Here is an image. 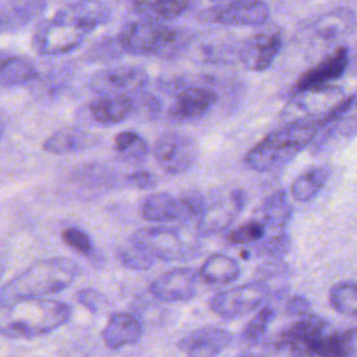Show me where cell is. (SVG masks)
Instances as JSON below:
<instances>
[{
    "mask_svg": "<svg viewBox=\"0 0 357 357\" xmlns=\"http://www.w3.org/2000/svg\"><path fill=\"white\" fill-rule=\"evenodd\" d=\"M124 183L128 187H134L138 190H148L156 185L155 176L148 170H137L124 177Z\"/></svg>",
    "mask_w": 357,
    "mask_h": 357,
    "instance_id": "60d3db41",
    "label": "cell"
},
{
    "mask_svg": "<svg viewBox=\"0 0 357 357\" xmlns=\"http://www.w3.org/2000/svg\"><path fill=\"white\" fill-rule=\"evenodd\" d=\"M116 39L123 53L138 56H167L177 52L183 45L180 29L152 20L124 24Z\"/></svg>",
    "mask_w": 357,
    "mask_h": 357,
    "instance_id": "277c9868",
    "label": "cell"
},
{
    "mask_svg": "<svg viewBox=\"0 0 357 357\" xmlns=\"http://www.w3.org/2000/svg\"><path fill=\"white\" fill-rule=\"evenodd\" d=\"M77 301L81 305H84L86 310H89L92 314H100L109 305L107 297L102 291H99L98 289H93V287L81 289L77 293Z\"/></svg>",
    "mask_w": 357,
    "mask_h": 357,
    "instance_id": "ab89813d",
    "label": "cell"
},
{
    "mask_svg": "<svg viewBox=\"0 0 357 357\" xmlns=\"http://www.w3.org/2000/svg\"><path fill=\"white\" fill-rule=\"evenodd\" d=\"M130 243L142 250L152 259L166 262L194 258L197 254L195 247L185 241L176 229L166 226L138 229L132 233Z\"/></svg>",
    "mask_w": 357,
    "mask_h": 357,
    "instance_id": "5b68a950",
    "label": "cell"
},
{
    "mask_svg": "<svg viewBox=\"0 0 357 357\" xmlns=\"http://www.w3.org/2000/svg\"><path fill=\"white\" fill-rule=\"evenodd\" d=\"M61 238L70 248H73L74 251H77L79 254H84L86 257H92L93 252H95L91 237L84 230H81L79 227H75V226L66 227L61 231Z\"/></svg>",
    "mask_w": 357,
    "mask_h": 357,
    "instance_id": "f35d334b",
    "label": "cell"
},
{
    "mask_svg": "<svg viewBox=\"0 0 357 357\" xmlns=\"http://www.w3.org/2000/svg\"><path fill=\"white\" fill-rule=\"evenodd\" d=\"M283 45L282 32L269 25L250 35L238 49V57L251 71H265L271 67Z\"/></svg>",
    "mask_w": 357,
    "mask_h": 357,
    "instance_id": "8fae6325",
    "label": "cell"
},
{
    "mask_svg": "<svg viewBox=\"0 0 357 357\" xmlns=\"http://www.w3.org/2000/svg\"><path fill=\"white\" fill-rule=\"evenodd\" d=\"M291 204L284 190L272 192L258 209V220L265 226L268 234L286 233L287 223L291 218Z\"/></svg>",
    "mask_w": 357,
    "mask_h": 357,
    "instance_id": "603a6c76",
    "label": "cell"
},
{
    "mask_svg": "<svg viewBox=\"0 0 357 357\" xmlns=\"http://www.w3.org/2000/svg\"><path fill=\"white\" fill-rule=\"evenodd\" d=\"M79 272L74 259L53 257L38 259L1 286V307L18 300L42 298L68 287Z\"/></svg>",
    "mask_w": 357,
    "mask_h": 357,
    "instance_id": "3957f363",
    "label": "cell"
},
{
    "mask_svg": "<svg viewBox=\"0 0 357 357\" xmlns=\"http://www.w3.org/2000/svg\"><path fill=\"white\" fill-rule=\"evenodd\" d=\"M255 247V251L259 255L269 257L273 259L282 258L290 250V237L286 233H276V234H266Z\"/></svg>",
    "mask_w": 357,
    "mask_h": 357,
    "instance_id": "e575fe53",
    "label": "cell"
},
{
    "mask_svg": "<svg viewBox=\"0 0 357 357\" xmlns=\"http://www.w3.org/2000/svg\"><path fill=\"white\" fill-rule=\"evenodd\" d=\"M215 91L204 86H181L174 93L169 116L177 121H190L202 117L216 103Z\"/></svg>",
    "mask_w": 357,
    "mask_h": 357,
    "instance_id": "5bb4252c",
    "label": "cell"
},
{
    "mask_svg": "<svg viewBox=\"0 0 357 357\" xmlns=\"http://www.w3.org/2000/svg\"><path fill=\"white\" fill-rule=\"evenodd\" d=\"M117 258L123 266L135 271H145L153 265V259L132 243L120 247L117 250Z\"/></svg>",
    "mask_w": 357,
    "mask_h": 357,
    "instance_id": "8d00e7d4",
    "label": "cell"
},
{
    "mask_svg": "<svg viewBox=\"0 0 357 357\" xmlns=\"http://www.w3.org/2000/svg\"><path fill=\"white\" fill-rule=\"evenodd\" d=\"M231 342L233 335L229 331L205 326L183 336L177 346L187 357H218Z\"/></svg>",
    "mask_w": 357,
    "mask_h": 357,
    "instance_id": "e0dca14e",
    "label": "cell"
},
{
    "mask_svg": "<svg viewBox=\"0 0 357 357\" xmlns=\"http://www.w3.org/2000/svg\"><path fill=\"white\" fill-rule=\"evenodd\" d=\"M325 120H298L286 123L266 134L247 153L245 163L257 172H272L289 163L301 152L319 131L325 130Z\"/></svg>",
    "mask_w": 357,
    "mask_h": 357,
    "instance_id": "7a4b0ae2",
    "label": "cell"
},
{
    "mask_svg": "<svg viewBox=\"0 0 357 357\" xmlns=\"http://www.w3.org/2000/svg\"><path fill=\"white\" fill-rule=\"evenodd\" d=\"M199 276L209 284H226L240 276V265L229 255L213 254L201 265Z\"/></svg>",
    "mask_w": 357,
    "mask_h": 357,
    "instance_id": "d4e9b609",
    "label": "cell"
},
{
    "mask_svg": "<svg viewBox=\"0 0 357 357\" xmlns=\"http://www.w3.org/2000/svg\"><path fill=\"white\" fill-rule=\"evenodd\" d=\"M349 49L344 46L336 47L329 56L322 59L312 68L307 70L298 77L290 89V96L298 95L305 91L319 89L328 86L332 81L340 78L349 66Z\"/></svg>",
    "mask_w": 357,
    "mask_h": 357,
    "instance_id": "7c38bea8",
    "label": "cell"
},
{
    "mask_svg": "<svg viewBox=\"0 0 357 357\" xmlns=\"http://www.w3.org/2000/svg\"><path fill=\"white\" fill-rule=\"evenodd\" d=\"M266 289L257 280L216 293L209 298L212 312L225 319L243 317L259 307L266 298Z\"/></svg>",
    "mask_w": 357,
    "mask_h": 357,
    "instance_id": "9c48e42d",
    "label": "cell"
},
{
    "mask_svg": "<svg viewBox=\"0 0 357 357\" xmlns=\"http://www.w3.org/2000/svg\"><path fill=\"white\" fill-rule=\"evenodd\" d=\"M121 47L117 43V39L102 38L96 40L88 52L84 54L85 61H105L110 59H117L121 53Z\"/></svg>",
    "mask_w": 357,
    "mask_h": 357,
    "instance_id": "74e56055",
    "label": "cell"
},
{
    "mask_svg": "<svg viewBox=\"0 0 357 357\" xmlns=\"http://www.w3.org/2000/svg\"><path fill=\"white\" fill-rule=\"evenodd\" d=\"M244 192L234 188L227 194H219L206 198L205 209L195 223L197 230L202 236H211L226 230L244 208Z\"/></svg>",
    "mask_w": 357,
    "mask_h": 357,
    "instance_id": "30bf717a",
    "label": "cell"
},
{
    "mask_svg": "<svg viewBox=\"0 0 357 357\" xmlns=\"http://www.w3.org/2000/svg\"><path fill=\"white\" fill-rule=\"evenodd\" d=\"M142 332L144 325L138 317L131 312H114L102 331V339L107 349L119 350L138 342Z\"/></svg>",
    "mask_w": 357,
    "mask_h": 357,
    "instance_id": "d6986e66",
    "label": "cell"
},
{
    "mask_svg": "<svg viewBox=\"0 0 357 357\" xmlns=\"http://www.w3.org/2000/svg\"><path fill=\"white\" fill-rule=\"evenodd\" d=\"M329 169L326 166H314L298 174L291 185L290 194L298 202H307L312 199L326 184L329 178Z\"/></svg>",
    "mask_w": 357,
    "mask_h": 357,
    "instance_id": "4316f807",
    "label": "cell"
},
{
    "mask_svg": "<svg viewBox=\"0 0 357 357\" xmlns=\"http://www.w3.org/2000/svg\"><path fill=\"white\" fill-rule=\"evenodd\" d=\"M191 7L188 1H137L132 4V10L144 17V20L152 21H169L180 17Z\"/></svg>",
    "mask_w": 357,
    "mask_h": 357,
    "instance_id": "f1b7e54d",
    "label": "cell"
},
{
    "mask_svg": "<svg viewBox=\"0 0 357 357\" xmlns=\"http://www.w3.org/2000/svg\"><path fill=\"white\" fill-rule=\"evenodd\" d=\"M47 7L42 0L1 1L0 3V29L3 33L15 32L36 20Z\"/></svg>",
    "mask_w": 357,
    "mask_h": 357,
    "instance_id": "7402d4cb",
    "label": "cell"
},
{
    "mask_svg": "<svg viewBox=\"0 0 357 357\" xmlns=\"http://www.w3.org/2000/svg\"><path fill=\"white\" fill-rule=\"evenodd\" d=\"M198 276L190 268H176L162 273L149 284V293L162 301H188L197 294Z\"/></svg>",
    "mask_w": 357,
    "mask_h": 357,
    "instance_id": "4fadbf2b",
    "label": "cell"
},
{
    "mask_svg": "<svg viewBox=\"0 0 357 357\" xmlns=\"http://www.w3.org/2000/svg\"><path fill=\"white\" fill-rule=\"evenodd\" d=\"M54 14L91 32L110 20L112 7L103 1H74L64 4Z\"/></svg>",
    "mask_w": 357,
    "mask_h": 357,
    "instance_id": "ffe728a7",
    "label": "cell"
},
{
    "mask_svg": "<svg viewBox=\"0 0 357 357\" xmlns=\"http://www.w3.org/2000/svg\"><path fill=\"white\" fill-rule=\"evenodd\" d=\"M39 75L35 64L22 56L3 57L0 68L1 88L18 86L36 79Z\"/></svg>",
    "mask_w": 357,
    "mask_h": 357,
    "instance_id": "484cf974",
    "label": "cell"
},
{
    "mask_svg": "<svg viewBox=\"0 0 357 357\" xmlns=\"http://www.w3.org/2000/svg\"><path fill=\"white\" fill-rule=\"evenodd\" d=\"M356 15L349 8L332 10L315 22V32L324 39H335L350 32L356 25Z\"/></svg>",
    "mask_w": 357,
    "mask_h": 357,
    "instance_id": "83f0119b",
    "label": "cell"
},
{
    "mask_svg": "<svg viewBox=\"0 0 357 357\" xmlns=\"http://www.w3.org/2000/svg\"><path fill=\"white\" fill-rule=\"evenodd\" d=\"M138 95H99L89 103L88 114L100 126L123 123L138 112Z\"/></svg>",
    "mask_w": 357,
    "mask_h": 357,
    "instance_id": "2e32d148",
    "label": "cell"
},
{
    "mask_svg": "<svg viewBox=\"0 0 357 357\" xmlns=\"http://www.w3.org/2000/svg\"><path fill=\"white\" fill-rule=\"evenodd\" d=\"M286 278H287L286 266L278 261H273L259 266V269L257 271L255 280L259 282L266 289L268 296L273 294L276 297L278 296L280 297L287 289Z\"/></svg>",
    "mask_w": 357,
    "mask_h": 357,
    "instance_id": "1f68e13d",
    "label": "cell"
},
{
    "mask_svg": "<svg viewBox=\"0 0 357 357\" xmlns=\"http://www.w3.org/2000/svg\"><path fill=\"white\" fill-rule=\"evenodd\" d=\"M141 216L148 222H169L181 220L180 198L167 192H153L141 204Z\"/></svg>",
    "mask_w": 357,
    "mask_h": 357,
    "instance_id": "cb8c5ba5",
    "label": "cell"
},
{
    "mask_svg": "<svg viewBox=\"0 0 357 357\" xmlns=\"http://www.w3.org/2000/svg\"><path fill=\"white\" fill-rule=\"evenodd\" d=\"M114 149L123 160L130 163L142 162L149 152L146 141L131 130L121 131L114 137Z\"/></svg>",
    "mask_w": 357,
    "mask_h": 357,
    "instance_id": "f546056e",
    "label": "cell"
},
{
    "mask_svg": "<svg viewBox=\"0 0 357 357\" xmlns=\"http://www.w3.org/2000/svg\"><path fill=\"white\" fill-rule=\"evenodd\" d=\"M266 236L265 226L258 219H251L229 231L227 241L233 245L257 244Z\"/></svg>",
    "mask_w": 357,
    "mask_h": 357,
    "instance_id": "836d02e7",
    "label": "cell"
},
{
    "mask_svg": "<svg viewBox=\"0 0 357 357\" xmlns=\"http://www.w3.org/2000/svg\"><path fill=\"white\" fill-rule=\"evenodd\" d=\"M211 20L234 26L262 25L271 15V8L265 1H230L216 4L209 10Z\"/></svg>",
    "mask_w": 357,
    "mask_h": 357,
    "instance_id": "9a60e30c",
    "label": "cell"
},
{
    "mask_svg": "<svg viewBox=\"0 0 357 357\" xmlns=\"http://www.w3.org/2000/svg\"><path fill=\"white\" fill-rule=\"evenodd\" d=\"M273 318L275 308L272 305H264L243 328L241 340L248 344H257L264 337Z\"/></svg>",
    "mask_w": 357,
    "mask_h": 357,
    "instance_id": "d6a6232c",
    "label": "cell"
},
{
    "mask_svg": "<svg viewBox=\"0 0 357 357\" xmlns=\"http://www.w3.org/2000/svg\"><path fill=\"white\" fill-rule=\"evenodd\" d=\"M329 303L335 311L347 317H357V282L335 283L329 290Z\"/></svg>",
    "mask_w": 357,
    "mask_h": 357,
    "instance_id": "4dcf8cb0",
    "label": "cell"
},
{
    "mask_svg": "<svg viewBox=\"0 0 357 357\" xmlns=\"http://www.w3.org/2000/svg\"><path fill=\"white\" fill-rule=\"evenodd\" d=\"M89 32L56 14L42 21L32 36L33 49L46 56L70 53L82 45Z\"/></svg>",
    "mask_w": 357,
    "mask_h": 357,
    "instance_id": "8992f818",
    "label": "cell"
},
{
    "mask_svg": "<svg viewBox=\"0 0 357 357\" xmlns=\"http://www.w3.org/2000/svg\"><path fill=\"white\" fill-rule=\"evenodd\" d=\"M284 310H286V314H289L291 317H296V318H303V317H307V315L312 314L310 301L304 296H300V294L291 296L286 301Z\"/></svg>",
    "mask_w": 357,
    "mask_h": 357,
    "instance_id": "b9f144b4",
    "label": "cell"
},
{
    "mask_svg": "<svg viewBox=\"0 0 357 357\" xmlns=\"http://www.w3.org/2000/svg\"><path fill=\"white\" fill-rule=\"evenodd\" d=\"M198 152L195 139L178 131H165L153 144V156L169 174H181L190 170L198 158Z\"/></svg>",
    "mask_w": 357,
    "mask_h": 357,
    "instance_id": "52a82bcc",
    "label": "cell"
},
{
    "mask_svg": "<svg viewBox=\"0 0 357 357\" xmlns=\"http://www.w3.org/2000/svg\"><path fill=\"white\" fill-rule=\"evenodd\" d=\"M240 357H251V356H240Z\"/></svg>",
    "mask_w": 357,
    "mask_h": 357,
    "instance_id": "7bdbcfd3",
    "label": "cell"
},
{
    "mask_svg": "<svg viewBox=\"0 0 357 357\" xmlns=\"http://www.w3.org/2000/svg\"><path fill=\"white\" fill-rule=\"evenodd\" d=\"M99 137L78 127H67L54 131L43 142V151L52 155L75 153L95 146Z\"/></svg>",
    "mask_w": 357,
    "mask_h": 357,
    "instance_id": "44dd1931",
    "label": "cell"
},
{
    "mask_svg": "<svg viewBox=\"0 0 357 357\" xmlns=\"http://www.w3.org/2000/svg\"><path fill=\"white\" fill-rule=\"evenodd\" d=\"M149 84L148 73L139 66H116L95 71L89 86L99 95H138Z\"/></svg>",
    "mask_w": 357,
    "mask_h": 357,
    "instance_id": "ba28073f",
    "label": "cell"
},
{
    "mask_svg": "<svg viewBox=\"0 0 357 357\" xmlns=\"http://www.w3.org/2000/svg\"><path fill=\"white\" fill-rule=\"evenodd\" d=\"M307 351L314 357H357V328L333 331L329 326L310 343Z\"/></svg>",
    "mask_w": 357,
    "mask_h": 357,
    "instance_id": "ac0fdd59",
    "label": "cell"
},
{
    "mask_svg": "<svg viewBox=\"0 0 357 357\" xmlns=\"http://www.w3.org/2000/svg\"><path fill=\"white\" fill-rule=\"evenodd\" d=\"M258 357H314L305 349L291 340L280 337L262 346Z\"/></svg>",
    "mask_w": 357,
    "mask_h": 357,
    "instance_id": "d590c367",
    "label": "cell"
},
{
    "mask_svg": "<svg viewBox=\"0 0 357 357\" xmlns=\"http://www.w3.org/2000/svg\"><path fill=\"white\" fill-rule=\"evenodd\" d=\"M71 317L67 303L25 298L1 307L0 332L8 339H33L63 326Z\"/></svg>",
    "mask_w": 357,
    "mask_h": 357,
    "instance_id": "6da1fadb",
    "label": "cell"
}]
</instances>
